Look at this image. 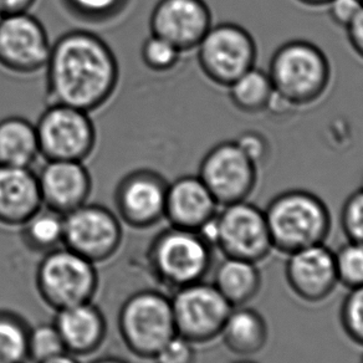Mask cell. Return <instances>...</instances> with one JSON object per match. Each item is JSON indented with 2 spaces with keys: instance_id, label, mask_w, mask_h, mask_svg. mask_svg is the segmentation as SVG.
<instances>
[{
  "instance_id": "1",
  "label": "cell",
  "mask_w": 363,
  "mask_h": 363,
  "mask_svg": "<svg viewBox=\"0 0 363 363\" xmlns=\"http://www.w3.org/2000/svg\"><path fill=\"white\" fill-rule=\"evenodd\" d=\"M49 104L84 111L101 110L111 101L120 84V64L115 51L95 31L74 29L51 45L45 66Z\"/></svg>"
},
{
  "instance_id": "2",
  "label": "cell",
  "mask_w": 363,
  "mask_h": 363,
  "mask_svg": "<svg viewBox=\"0 0 363 363\" xmlns=\"http://www.w3.org/2000/svg\"><path fill=\"white\" fill-rule=\"evenodd\" d=\"M267 71L275 91L269 112L275 115L318 105L333 82V64L326 52L305 39H291L279 46Z\"/></svg>"
},
{
  "instance_id": "3",
  "label": "cell",
  "mask_w": 363,
  "mask_h": 363,
  "mask_svg": "<svg viewBox=\"0 0 363 363\" xmlns=\"http://www.w3.org/2000/svg\"><path fill=\"white\" fill-rule=\"evenodd\" d=\"M272 247L284 254L326 242L333 229L331 211L316 193L294 188L279 193L264 209Z\"/></svg>"
},
{
  "instance_id": "4",
  "label": "cell",
  "mask_w": 363,
  "mask_h": 363,
  "mask_svg": "<svg viewBox=\"0 0 363 363\" xmlns=\"http://www.w3.org/2000/svg\"><path fill=\"white\" fill-rule=\"evenodd\" d=\"M213 250L199 233L169 225L153 238L147 264L157 283L173 293L206 279L213 267Z\"/></svg>"
},
{
  "instance_id": "5",
  "label": "cell",
  "mask_w": 363,
  "mask_h": 363,
  "mask_svg": "<svg viewBox=\"0 0 363 363\" xmlns=\"http://www.w3.org/2000/svg\"><path fill=\"white\" fill-rule=\"evenodd\" d=\"M117 328L127 350L141 359H152L176 336L171 296L143 289L123 301Z\"/></svg>"
},
{
  "instance_id": "6",
  "label": "cell",
  "mask_w": 363,
  "mask_h": 363,
  "mask_svg": "<svg viewBox=\"0 0 363 363\" xmlns=\"http://www.w3.org/2000/svg\"><path fill=\"white\" fill-rule=\"evenodd\" d=\"M99 284L96 264L64 245L44 254L36 267L38 294L55 311L92 301Z\"/></svg>"
},
{
  "instance_id": "7",
  "label": "cell",
  "mask_w": 363,
  "mask_h": 363,
  "mask_svg": "<svg viewBox=\"0 0 363 363\" xmlns=\"http://www.w3.org/2000/svg\"><path fill=\"white\" fill-rule=\"evenodd\" d=\"M196 51L203 75L222 89L257 66L259 55L252 33L233 21L213 24Z\"/></svg>"
},
{
  "instance_id": "8",
  "label": "cell",
  "mask_w": 363,
  "mask_h": 363,
  "mask_svg": "<svg viewBox=\"0 0 363 363\" xmlns=\"http://www.w3.org/2000/svg\"><path fill=\"white\" fill-rule=\"evenodd\" d=\"M35 127L40 157L45 161L85 162L96 150L95 122L80 108L49 104Z\"/></svg>"
},
{
  "instance_id": "9",
  "label": "cell",
  "mask_w": 363,
  "mask_h": 363,
  "mask_svg": "<svg viewBox=\"0 0 363 363\" xmlns=\"http://www.w3.org/2000/svg\"><path fill=\"white\" fill-rule=\"evenodd\" d=\"M197 174L223 207L252 197L259 182V167L235 140H225L208 150Z\"/></svg>"
},
{
  "instance_id": "10",
  "label": "cell",
  "mask_w": 363,
  "mask_h": 363,
  "mask_svg": "<svg viewBox=\"0 0 363 363\" xmlns=\"http://www.w3.org/2000/svg\"><path fill=\"white\" fill-rule=\"evenodd\" d=\"M171 303L177 335L193 345L219 337L233 310L217 288L204 280L173 291Z\"/></svg>"
},
{
  "instance_id": "11",
  "label": "cell",
  "mask_w": 363,
  "mask_h": 363,
  "mask_svg": "<svg viewBox=\"0 0 363 363\" xmlns=\"http://www.w3.org/2000/svg\"><path fill=\"white\" fill-rule=\"evenodd\" d=\"M216 244L224 257L259 262L272 254V242L264 209L249 201L219 208Z\"/></svg>"
},
{
  "instance_id": "12",
  "label": "cell",
  "mask_w": 363,
  "mask_h": 363,
  "mask_svg": "<svg viewBox=\"0 0 363 363\" xmlns=\"http://www.w3.org/2000/svg\"><path fill=\"white\" fill-rule=\"evenodd\" d=\"M122 239L120 218L105 206L87 202L64 216L62 245L94 264L115 257Z\"/></svg>"
},
{
  "instance_id": "13",
  "label": "cell",
  "mask_w": 363,
  "mask_h": 363,
  "mask_svg": "<svg viewBox=\"0 0 363 363\" xmlns=\"http://www.w3.org/2000/svg\"><path fill=\"white\" fill-rule=\"evenodd\" d=\"M51 45L45 26L30 11L6 16L0 23V67L13 75L45 70Z\"/></svg>"
},
{
  "instance_id": "14",
  "label": "cell",
  "mask_w": 363,
  "mask_h": 363,
  "mask_svg": "<svg viewBox=\"0 0 363 363\" xmlns=\"http://www.w3.org/2000/svg\"><path fill=\"white\" fill-rule=\"evenodd\" d=\"M169 182L151 168L128 172L117 183L113 203L117 217L133 229H148L164 219Z\"/></svg>"
},
{
  "instance_id": "15",
  "label": "cell",
  "mask_w": 363,
  "mask_h": 363,
  "mask_svg": "<svg viewBox=\"0 0 363 363\" xmlns=\"http://www.w3.org/2000/svg\"><path fill=\"white\" fill-rule=\"evenodd\" d=\"M213 24L206 0H158L150 16L151 34L169 41L183 54L196 51Z\"/></svg>"
},
{
  "instance_id": "16",
  "label": "cell",
  "mask_w": 363,
  "mask_h": 363,
  "mask_svg": "<svg viewBox=\"0 0 363 363\" xmlns=\"http://www.w3.org/2000/svg\"><path fill=\"white\" fill-rule=\"evenodd\" d=\"M285 279L294 295L303 303H323L338 285L335 254L325 242L288 254Z\"/></svg>"
},
{
  "instance_id": "17",
  "label": "cell",
  "mask_w": 363,
  "mask_h": 363,
  "mask_svg": "<svg viewBox=\"0 0 363 363\" xmlns=\"http://www.w3.org/2000/svg\"><path fill=\"white\" fill-rule=\"evenodd\" d=\"M38 174L43 206L65 216L89 202L94 187L85 162L46 161Z\"/></svg>"
},
{
  "instance_id": "18",
  "label": "cell",
  "mask_w": 363,
  "mask_h": 363,
  "mask_svg": "<svg viewBox=\"0 0 363 363\" xmlns=\"http://www.w3.org/2000/svg\"><path fill=\"white\" fill-rule=\"evenodd\" d=\"M216 198L198 174H186L169 182L164 219L171 227L198 232L219 211Z\"/></svg>"
},
{
  "instance_id": "19",
  "label": "cell",
  "mask_w": 363,
  "mask_h": 363,
  "mask_svg": "<svg viewBox=\"0 0 363 363\" xmlns=\"http://www.w3.org/2000/svg\"><path fill=\"white\" fill-rule=\"evenodd\" d=\"M54 325L66 352L75 357L96 352L106 340V318L92 301L56 311Z\"/></svg>"
},
{
  "instance_id": "20",
  "label": "cell",
  "mask_w": 363,
  "mask_h": 363,
  "mask_svg": "<svg viewBox=\"0 0 363 363\" xmlns=\"http://www.w3.org/2000/svg\"><path fill=\"white\" fill-rule=\"evenodd\" d=\"M43 207L35 172L0 166V225L21 228Z\"/></svg>"
},
{
  "instance_id": "21",
  "label": "cell",
  "mask_w": 363,
  "mask_h": 363,
  "mask_svg": "<svg viewBox=\"0 0 363 363\" xmlns=\"http://www.w3.org/2000/svg\"><path fill=\"white\" fill-rule=\"evenodd\" d=\"M228 351L239 357L262 352L269 341V328L262 313L247 305L233 308L220 336Z\"/></svg>"
},
{
  "instance_id": "22",
  "label": "cell",
  "mask_w": 363,
  "mask_h": 363,
  "mask_svg": "<svg viewBox=\"0 0 363 363\" xmlns=\"http://www.w3.org/2000/svg\"><path fill=\"white\" fill-rule=\"evenodd\" d=\"M262 281L257 262L224 257L216 269L212 284L233 308H238L257 298Z\"/></svg>"
},
{
  "instance_id": "23",
  "label": "cell",
  "mask_w": 363,
  "mask_h": 363,
  "mask_svg": "<svg viewBox=\"0 0 363 363\" xmlns=\"http://www.w3.org/2000/svg\"><path fill=\"white\" fill-rule=\"evenodd\" d=\"M39 157L35 123L21 116L0 120V166L31 168Z\"/></svg>"
},
{
  "instance_id": "24",
  "label": "cell",
  "mask_w": 363,
  "mask_h": 363,
  "mask_svg": "<svg viewBox=\"0 0 363 363\" xmlns=\"http://www.w3.org/2000/svg\"><path fill=\"white\" fill-rule=\"evenodd\" d=\"M227 90L233 107L247 116H257L269 112L275 97L267 71L257 66H254L234 81Z\"/></svg>"
},
{
  "instance_id": "25",
  "label": "cell",
  "mask_w": 363,
  "mask_h": 363,
  "mask_svg": "<svg viewBox=\"0 0 363 363\" xmlns=\"http://www.w3.org/2000/svg\"><path fill=\"white\" fill-rule=\"evenodd\" d=\"M21 242L33 252H46L61 247L64 242V216L43 207L21 227Z\"/></svg>"
},
{
  "instance_id": "26",
  "label": "cell",
  "mask_w": 363,
  "mask_h": 363,
  "mask_svg": "<svg viewBox=\"0 0 363 363\" xmlns=\"http://www.w3.org/2000/svg\"><path fill=\"white\" fill-rule=\"evenodd\" d=\"M30 325L19 313L0 310V363H26Z\"/></svg>"
},
{
  "instance_id": "27",
  "label": "cell",
  "mask_w": 363,
  "mask_h": 363,
  "mask_svg": "<svg viewBox=\"0 0 363 363\" xmlns=\"http://www.w3.org/2000/svg\"><path fill=\"white\" fill-rule=\"evenodd\" d=\"M62 9L74 21L89 26L111 24L121 18L131 0H59Z\"/></svg>"
},
{
  "instance_id": "28",
  "label": "cell",
  "mask_w": 363,
  "mask_h": 363,
  "mask_svg": "<svg viewBox=\"0 0 363 363\" xmlns=\"http://www.w3.org/2000/svg\"><path fill=\"white\" fill-rule=\"evenodd\" d=\"M333 254L338 284L348 290L363 286L362 244L347 240Z\"/></svg>"
},
{
  "instance_id": "29",
  "label": "cell",
  "mask_w": 363,
  "mask_h": 363,
  "mask_svg": "<svg viewBox=\"0 0 363 363\" xmlns=\"http://www.w3.org/2000/svg\"><path fill=\"white\" fill-rule=\"evenodd\" d=\"M183 55L184 54L169 41L153 34L142 44V61L148 70L156 74H167L174 70L179 65Z\"/></svg>"
},
{
  "instance_id": "30",
  "label": "cell",
  "mask_w": 363,
  "mask_h": 363,
  "mask_svg": "<svg viewBox=\"0 0 363 363\" xmlns=\"http://www.w3.org/2000/svg\"><path fill=\"white\" fill-rule=\"evenodd\" d=\"M65 352V346L54 323H40L30 328L28 338L29 361L41 362Z\"/></svg>"
},
{
  "instance_id": "31",
  "label": "cell",
  "mask_w": 363,
  "mask_h": 363,
  "mask_svg": "<svg viewBox=\"0 0 363 363\" xmlns=\"http://www.w3.org/2000/svg\"><path fill=\"white\" fill-rule=\"evenodd\" d=\"M340 323L347 337L363 347V286L348 290L340 308Z\"/></svg>"
},
{
  "instance_id": "32",
  "label": "cell",
  "mask_w": 363,
  "mask_h": 363,
  "mask_svg": "<svg viewBox=\"0 0 363 363\" xmlns=\"http://www.w3.org/2000/svg\"><path fill=\"white\" fill-rule=\"evenodd\" d=\"M340 223L347 240L363 245V184L346 198Z\"/></svg>"
},
{
  "instance_id": "33",
  "label": "cell",
  "mask_w": 363,
  "mask_h": 363,
  "mask_svg": "<svg viewBox=\"0 0 363 363\" xmlns=\"http://www.w3.org/2000/svg\"><path fill=\"white\" fill-rule=\"evenodd\" d=\"M150 361L153 363H197L196 345L176 335Z\"/></svg>"
},
{
  "instance_id": "34",
  "label": "cell",
  "mask_w": 363,
  "mask_h": 363,
  "mask_svg": "<svg viewBox=\"0 0 363 363\" xmlns=\"http://www.w3.org/2000/svg\"><path fill=\"white\" fill-rule=\"evenodd\" d=\"M238 146L242 148V152L252 160L259 168L267 161L270 156V142L264 133L247 130L238 136L235 140Z\"/></svg>"
},
{
  "instance_id": "35",
  "label": "cell",
  "mask_w": 363,
  "mask_h": 363,
  "mask_svg": "<svg viewBox=\"0 0 363 363\" xmlns=\"http://www.w3.org/2000/svg\"><path fill=\"white\" fill-rule=\"evenodd\" d=\"M362 6L358 0H331L325 11H328V18L335 26L346 30Z\"/></svg>"
},
{
  "instance_id": "36",
  "label": "cell",
  "mask_w": 363,
  "mask_h": 363,
  "mask_svg": "<svg viewBox=\"0 0 363 363\" xmlns=\"http://www.w3.org/2000/svg\"><path fill=\"white\" fill-rule=\"evenodd\" d=\"M345 31L351 50L363 62V6L351 26Z\"/></svg>"
},
{
  "instance_id": "37",
  "label": "cell",
  "mask_w": 363,
  "mask_h": 363,
  "mask_svg": "<svg viewBox=\"0 0 363 363\" xmlns=\"http://www.w3.org/2000/svg\"><path fill=\"white\" fill-rule=\"evenodd\" d=\"M36 3L38 0H0V11L4 16L29 13Z\"/></svg>"
},
{
  "instance_id": "38",
  "label": "cell",
  "mask_w": 363,
  "mask_h": 363,
  "mask_svg": "<svg viewBox=\"0 0 363 363\" xmlns=\"http://www.w3.org/2000/svg\"><path fill=\"white\" fill-rule=\"evenodd\" d=\"M298 6L306 9H325L331 0H295Z\"/></svg>"
},
{
  "instance_id": "39",
  "label": "cell",
  "mask_w": 363,
  "mask_h": 363,
  "mask_svg": "<svg viewBox=\"0 0 363 363\" xmlns=\"http://www.w3.org/2000/svg\"><path fill=\"white\" fill-rule=\"evenodd\" d=\"M38 363H80V361L77 359V357L75 356H72L70 353H61L59 356H55V357L49 358V359H45V361H41V362Z\"/></svg>"
},
{
  "instance_id": "40",
  "label": "cell",
  "mask_w": 363,
  "mask_h": 363,
  "mask_svg": "<svg viewBox=\"0 0 363 363\" xmlns=\"http://www.w3.org/2000/svg\"><path fill=\"white\" fill-rule=\"evenodd\" d=\"M91 363H130L127 362L126 359L121 357H116V356H104V357L97 358L95 361Z\"/></svg>"
},
{
  "instance_id": "41",
  "label": "cell",
  "mask_w": 363,
  "mask_h": 363,
  "mask_svg": "<svg viewBox=\"0 0 363 363\" xmlns=\"http://www.w3.org/2000/svg\"><path fill=\"white\" fill-rule=\"evenodd\" d=\"M233 363H257L254 362V361H250V359H239V361H235V362Z\"/></svg>"
},
{
  "instance_id": "42",
  "label": "cell",
  "mask_w": 363,
  "mask_h": 363,
  "mask_svg": "<svg viewBox=\"0 0 363 363\" xmlns=\"http://www.w3.org/2000/svg\"><path fill=\"white\" fill-rule=\"evenodd\" d=\"M4 14H3V13H1V11H0V23H1V21H3V19H4Z\"/></svg>"
},
{
  "instance_id": "43",
  "label": "cell",
  "mask_w": 363,
  "mask_h": 363,
  "mask_svg": "<svg viewBox=\"0 0 363 363\" xmlns=\"http://www.w3.org/2000/svg\"><path fill=\"white\" fill-rule=\"evenodd\" d=\"M358 1H359V3H361V4L363 6V0H358Z\"/></svg>"
},
{
  "instance_id": "44",
  "label": "cell",
  "mask_w": 363,
  "mask_h": 363,
  "mask_svg": "<svg viewBox=\"0 0 363 363\" xmlns=\"http://www.w3.org/2000/svg\"><path fill=\"white\" fill-rule=\"evenodd\" d=\"M361 363H363V354H362V358H361Z\"/></svg>"
}]
</instances>
